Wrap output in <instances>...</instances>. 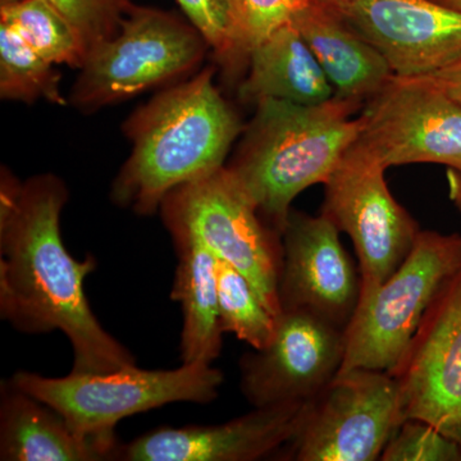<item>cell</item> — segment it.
Segmentation results:
<instances>
[{"label": "cell", "mask_w": 461, "mask_h": 461, "mask_svg": "<svg viewBox=\"0 0 461 461\" xmlns=\"http://www.w3.org/2000/svg\"><path fill=\"white\" fill-rule=\"evenodd\" d=\"M384 461H461V447L432 424L406 420L388 442Z\"/></svg>", "instance_id": "d4e9b609"}, {"label": "cell", "mask_w": 461, "mask_h": 461, "mask_svg": "<svg viewBox=\"0 0 461 461\" xmlns=\"http://www.w3.org/2000/svg\"><path fill=\"white\" fill-rule=\"evenodd\" d=\"M291 23L320 62L336 98L364 105L393 77L381 53L317 0H309Z\"/></svg>", "instance_id": "2e32d148"}, {"label": "cell", "mask_w": 461, "mask_h": 461, "mask_svg": "<svg viewBox=\"0 0 461 461\" xmlns=\"http://www.w3.org/2000/svg\"><path fill=\"white\" fill-rule=\"evenodd\" d=\"M393 375L406 420L432 424L461 447V268L442 286Z\"/></svg>", "instance_id": "7c38bea8"}, {"label": "cell", "mask_w": 461, "mask_h": 461, "mask_svg": "<svg viewBox=\"0 0 461 461\" xmlns=\"http://www.w3.org/2000/svg\"><path fill=\"white\" fill-rule=\"evenodd\" d=\"M218 313L223 333L230 332L251 348L271 341L277 317L268 311L250 281L232 264L215 257Z\"/></svg>", "instance_id": "7402d4cb"}, {"label": "cell", "mask_w": 461, "mask_h": 461, "mask_svg": "<svg viewBox=\"0 0 461 461\" xmlns=\"http://www.w3.org/2000/svg\"><path fill=\"white\" fill-rule=\"evenodd\" d=\"M446 180H447L448 199L453 202L455 208L461 214V172L447 168Z\"/></svg>", "instance_id": "83f0119b"}, {"label": "cell", "mask_w": 461, "mask_h": 461, "mask_svg": "<svg viewBox=\"0 0 461 461\" xmlns=\"http://www.w3.org/2000/svg\"><path fill=\"white\" fill-rule=\"evenodd\" d=\"M75 27L87 54L117 32L131 0H45Z\"/></svg>", "instance_id": "cb8c5ba5"}, {"label": "cell", "mask_w": 461, "mask_h": 461, "mask_svg": "<svg viewBox=\"0 0 461 461\" xmlns=\"http://www.w3.org/2000/svg\"><path fill=\"white\" fill-rule=\"evenodd\" d=\"M0 23L11 26L51 65L80 69L86 60L81 36L45 0H0Z\"/></svg>", "instance_id": "ffe728a7"}, {"label": "cell", "mask_w": 461, "mask_h": 461, "mask_svg": "<svg viewBox=\"0 0 461 461\" xmlns=\"http://www.w3.org/2000/svg\"><path fill=\"white\" fill-rule=\"evenodd\" d=\"M386 171L377 158L354 141L324 184L321 214L353 241L362 281L359 300L399 268L420 232L388 189Z\"/></svg>", "instance_id": "ba28073f"}, {"label": "cell", "mask_w": 461, "mask_h": 461, "mask_svg": "<svg viewBox=\"0 0 461 461\" xmlns=\"http://www.w3.org/2000/svg\"><path fill=\"white\" fill-rule=\"evenodd\" d=\"M209 50L187 17L132 5L117 32L89 51L67 100L94 113L194 74Z\"/></svg>", "instance_id": "5b68a950"}, {"label": "cell", "mask_w": 461, "mask_h": 461, "mask_svg": "<svg viewBox=\"0 0 461 461\" xmlns=\"http://www.w3.org/2000/svg\"><path fill=\"white\" fill-rule=\"evenodd\" d=\"M442 91L446 96L461 105V59L442 67L430 74L418 76Z\"/></svg>", "instance_id": "4316f807"}, {"label": "cell", "mask_w": 461, "mask_h": 461, "mask_svg": "<svg viewBox=\"0 0 461 461\" xmlns=\"http://www.w3.org/2000/svg\"><path fill=\"white\" fill-rule=\"evenodd\" d=\"M0 460L115 459L104 446L76 435L56 409L7 379L0 386Z\"/></svg>", "instance_id": "e0dca14e"}, {"label": "cell", "mask_w": 461, "mask_h": 461, "mask_svg": "<svg viewBox=\"0 0 461 461\" xmlns=\"http://www.w3.org/2000/svg\"><path fill=\"white\" fill-rule=\"evenodd\" d=\"M177 251V268L171 299L181 305L182 364H213L222 353L223 330L218 313L215 256L198 239L171 235Z\"/></svg>", "instance_id": "d6986e66"}, {"label": "cell", "mask_w": 461, "mask_h": 461, "mask_svg": "<svg viewBox=\"0 0 461 461\" xmlns=\"http://www.w3.org/2000/svg\"><path fill=\"white\" fill-rule=\"evenodd\" d=\"M57 176L0 177V315L18 332L60 330L74 350V373H109L136 364L133 355L103 329L85 294L95 258L76 259L60 235L68 203Z\"/></svg>", "instance_id": "6da1fadb"}, {"label": "cell", "mask_w": 461, "mask_h": 461, "mask_svg": "<svg viewBox=\"0 0 461 461\" xmlns=\"http://www.w3.org/2000/svg\"><path fill=\"white\" fill-rule=\"evenodd\" d=\"M313 402L254 408L248 414L213 426L160 427L122 445L118 460H259L299 435Z\"/></svg>", "instance_id": "9a60e30c"}, {"label": "cell", "mask_w": 461, "mask_h": 461, "mask_svg": "<svg viewBox=\"0 0 461 461\" xmlns=\"http://www.w3.org/2000/svg\"><path fill=\"white\" fill-rule=\"evenodd\" d=\"M0 98L68 104L60 91V74L11 26L0 23Z\"/></svg>", "instance_id": "44dd1931"}, {"label": "cell", "mask_w": 461, "mask_h": 461, "mask_svg": "<svg viewBox=\"0 0 461 461\" xmlns=\"http://www.w3.org/2000/svg\"><path fill=\"white\" fill-rule=\"evenodd\" d=\"M11 379L56 409L76 435L104 446L118 460L122 445L115 426L121 420L169 403L214 402L224 375L212 364H182L171 371H147L133 364L114 372H71L59 378L20 371Z\"/></svg>", "instance_id": "277c9868"}, {"label": "cell", "mask_w": 461, "mask_h": 461, "mask_svg": "<svg viewBox=\"0 0 461 461\" xmlns=\"http://www.w3.org/2000/svg\"><path fill=\"white\" fill-rule=\"evenodd\" d=\"M185 17L204 35L218 63L226 68L230 56V0H177Z\"/></svg>", "instance_id": "484cf974"}, {"label": "cell", "mask_w": 461, "mask_h": 461, "mask_svg": "<svg viewBox=\"0 0 461 461\" xmlns=\"http://www.w3.org/2000/svg\"><path fill=\"white\" fill-rule=\"evenodd\" d=\"M362 109L355 142L387 169L436 163L461 172V105L423 78L393 75Z\"/></svg>", "instance_id": "30bf717a"}, {"label": "cell", "mask_w": 461, "mask_h": 461, "mask_svg": "<svg viewBox=\"0 0 461 461\" xmlns=\"http://www.w3.org/2000/svg\"><path fill=\"white\" fill-rule=\"evenodd\" d=\"M405 420L395 375L373 369L339 372L312 403L304 426L288 444L291 459L381 460Z\"/></svg>", "instance_id": "9c48e42d"}, {"label": "cell", "mask_w": 461, "mask_h": 461, "mask_svg": "<svg viewBox=\"0 0 461 461\" xmlns=\"http://www.w3.org/2000/svg\"><path fill=\"white\" fill-rule=\"evenodd\" d=\"M362 104L333 96L304 105L266 99L226 168L269 229L281 235L299 194L326 184L360 131Z\"/></svg>", "instance_id": "3957f363"}, {"label": "cell", "mask_w": 461, "mask_h": 461, "mask_svg": "<svg viewBox=\"0 0 461 461\" xmlns=\"http://www.w3.org/2000/svg\"><path fill=\"white\" fill-rule=\"evenodd\" d=\"M309 0H230V56L227 71L248 66L250 51L291 21Z\"/></svg>", "instance_id": "603a6c76"}, {"label": "cell", "mask_w": 461, "mask_h": 461, "mask_svg": "<svg viewBox=\"0 0 461 461\" xmlns=\"http://www.w3.org/2000/svg\"><path fill=\"white\" fill-rule=\"evenodd\" d=\"M214 74L206 67L169 85L127 117L122 130L132 149L112 184L115 205L157 213L171 191L226 166L245 126Z\"/></svg>", "instance_id": "7a4b0ae2"}, {"label": "cell", "mask_w": 461, "mask_h": 461, "mask_svg": "<svg viewBox=\"0 0 461 461\" xmlns=\"http://www.w3.org/2000/svg\"><path fill=\"white\" fill-rule=\"evenodd\" d=\"M159 211L171 235L198 239L250 281L273 315L281 313V235L264 223L226 166L171 191Z\"/></svg>", "instance_id": "52a82bcc"}, {"label": "cell", "mask_w": 461, "mask_h": 461, "mask_svg": "<svg viewBox=\"0 0 461 461\" xmlns=\"http://www.w3.org/2000/svg\"><path fill=\"white\" fill-rule=\"evenodd\" d=\"M317 2L375 48L393 75H427L461 59V12L433 0Z\"/></svg>", "instance_id": "4fadbf2b"}, {"label": "cell", "mask_w": 461, "mask_h": 461, "mask_svg": "<svg viewBox=\"0 0 461 461\" xmlns=\"http://www.w3.org/2000/svg\"><path fill=\"white\" fill-rule=\"evenodd\" d=\"M345 330L304 309H282L271 341L240 360V388L254 408L317 399L341 371Z\"/></svg>", "instance_id": "8fae6325"}, {"label": "cell", "mask_w": 461, "mask_h": 461, "mask_svg": "<svg viewBox=\"0 0 461 461\" xmlns=\"http://www.w3.org/2000/svg\"><path fill=\"white\" fill-rule=\"evenodd\" d=\"M433 2L445 5V7L455 9V11L461 12V0H433Z\"/></svg>", "instance_id": "f1b7e54d"}, {"label": "cell", "mask_w": 461, "mask_h": 461, "mask_svg": "<svg viewBox=\"0 0 461 461\" xmlns=\"http://www.w3.org/2000/svg\"><path fill=\"white\" fill-rule=\"evenodd\" d=\"M247 68L239 96L250 104L276 99L314 105L335 96L329 77L291 21L250 51Z\"/></svg>", "instance_id": "ac0fdd59"}, {"label": "cell", "mask_w": 461, "mask_h": 461, "mask_svg": "<svg viewBox=\"0 0 461 461\" xmlns=\"http://www.w3.org/2000/svg\"><path fill=\"white\" fill-rule=\"evenodd\" d=\"M461 268L459 233L421 230L406 259L371 295L357 303L345 330L341 371L393 375L442 286Z\"/></svg>", "instance_id": "8992f818"}, {"label": "cell", "mask_w": 461, "mask_h": 461, "mask_svg": "<svg viewBox=\"0 0 461 461\" xmlns=\"http://www.w3.org/2000/svg\"><path fill=\"white\" fill-rule=\"evenodd\" d=\"M281 244V311L304 309L346 330L359 303L362 281L338 227L323 214L291 211Z\"/></svg>", "instance_id": "5bb4252c"}]
</instances>
